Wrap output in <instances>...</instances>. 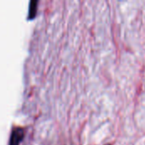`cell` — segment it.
I'll use <instances>...</instances> for the list:
<instances>
[{
    "instance_id": "obj_1",
    "label": "cell",
    "mask_w": 145,
    "mask_h": 145,
    "mask_svg": "<svg viewBox=\"0 0 145 145\" xmlns=\"http://www.w3.org/2000/svg\"><path fill=\"white\" fill-rule=\"evenodd\" d=\"M25 132L21 127H15L12 130L9 145H20V143L24 138Z\"/></svg>"
},
{
    "instance_id": "obj_2",
    "label": "cell",
    "mask_w": 145,
    "mask_h": 145,
    "mask_svg": "<svg viewBox=\"0 0 145 145\" xmlns=\"http://www.w3.org/2000/svg\"><path fill=\"white\" fill-rule=\"evenodd\" d=\"M37 3L38 2L36 0H32L30 2V7H29V14H28V19H33L36 16L37 14Z\"/></svg>"
},
{
    "instance_id": "obj_3",
    "label": "cell",
    "mask_w": 145,
    "mask_h": 145,
    "mask_svg": "<svg viewBox=\"0 0 145 145\" xmlns=\"http://www.w3.org/2000/svg\"><path fill=\"white\" fill-rule=\"evenodd\" d=\"M105 145H110V144H105Z\"/></svg>"
}]
</instances>
